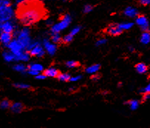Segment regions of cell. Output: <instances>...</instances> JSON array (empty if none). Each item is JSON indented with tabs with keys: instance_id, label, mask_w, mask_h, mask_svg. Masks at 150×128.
Returning <instances> with one entry per match:
<instances>
[{
	"instance_id": "cell-9",
	"label": "cell",
	"mask_w": 150,
	"mask_h": 128,
	"mask_svg": "<svg viewBox=\"0 0 150 128\" xmlns=\"http://www.w3.org/2000/svg\"><path fill=\"white\" fill-rule=\"evenodd\" d=\"M14 29V25L13 23L10 21H7V22H2V25H1V31L2 32H5V33H11L13 31Z\"/></svg>"
},
{
	"instance_id": "cell-7",
	"label": "cell",
	"mask_w": 150,
	"mask_h": 128,
	"mask_svg": "<svg viewBox=\"0 0 150 128\" xmlns=\"http://www.w3.org/2000/svg\"><path fill=\"white\" fill-rule=\"evenodd\" d=\"M106 31L111 36H118L122 33L123 30L120 28L118 25H111Z\"/></svg>"
},
{
	"instance_id": "cell-36",
	"label": "cell",
	"mask_w": 150,
	"mask_h": 128,
	"mask_svg": "<svg viewBox=\"0 0 150 128\" xmlns=\"http://www.w3.org/2000/svg\"><path fill=\"white\" fill-rule=\"evenodd\" d=\"M141 29L143 31H145V32H149V24H146L145 25H143L141 27Z\"/></svg>"
},
{
	"instance_id": "cell-20",
	"label": "cell",
	"mask_w": 150,
	"mask_h": 128,
	"mask_svg": "<svg viewBox=\"0 0 150 128\" xmlns=\"http://www.w3.org/2000/svg\"><path fill=\"white\" fill-rule=\"evenodd\" d=\"M57 78L62 82H67V81H70V76L67 73H59Z\"/></svg>"
},
{
	"instance_id": "cell-4",
	"label": "cell",
	"mask_w": 150,
	"mask_h": 128,
	"mask_svg": "<svg viewBox=\"0 0 150 128\" xmlns=\"http://www.w3.org/2000/svg\"><path fill=\"white\" fill-rule=\"evenodd\" d=\"M8 48H9L11 52L14 54V56H17V55H19V54L22 53V52H24V48H22V45H20V43H19L16 39L13 41H11V42L8 44Z\"/></svg>"
},
{
	"instance_id": "cell-30",
	"label": "cell",
	"mask_w": 150,
	"mask_h": 128,
	"mask_svg": "<svg viewBox=\"0 0 150 128\" xmlns=\"http://www.w3.org/2000/svg\"><path fill=\"white\" fill-rule=\"evenodd\" d=\"M93 7L92 6V5H87L84 6V10H83V12H84V14H87V13L91 12V11H93Z\"/></svg>"
},
{
	"instance_id": "cell-34",
	"label": "cell",
	"mask_w": 150,
	"mask_h": 128,
	"mask_svg": "<svg viewBox=\"0 0 150 128\" xmlns=\"http://www.w3.org/2000/svg\"><path fill=\"white\" fill-rule=\"evenodd\" d=\"M150 97V95H149V93H144V96H143V99H142V101L143 102H146V101L149 100V99Z\"/></svg>"
},
{
	"instance_id": "cell-15",
	"label": "cell",
	"mask_w": 150,
	"mask_h": 128,
	"mask_svg": "<svg viewBox=\"0 0 150 128\" xmlns=\"http://www.w3.org/2000/svg\"><path fill=\"white\" fill-rule=\"evenodd\" d=\"M3 55V58L6 62H11L15 60V56L14 54L11 52H8V51H5V52L2 53Z\"/></svg>"
},
{
	"instance_id": "cell-32",
	"label": "cell",
	"mask_w": 150,
	"mask_h": 128,
	"mask_svg": "<svg viewBox=\"0 0 150 128\" xmlns=\"http://www.w3.org/2000/svg\"><path fill=\"white\" fill-rule=\"evenodd\" d=\"M107 39H100V40L98 41L97 42H96V46H100V45H104V44L107 43Z\"/></svg>"
},
{
	"instance_id": "cell-11",
	"label": "cell",
	"mask_w": 150,
	"mask_h": 128,
	"mask_svg": "<svg viewBox=\"0 0 150 128\" xmlns=\"http://www.w3.org/2000/svg\"><path fill=\"white\" fill-rule=\"evenodd\" d=\"M124 14L127 16L130 17V18H134V17H136L138 15V11L135 8H132V7H128L124 11Z\"/></svg>"
},
{
	"instance_id": "cell-22",
	"label": "cell",
	"mask_w": 150,
	"mask_h": 128,
	"mask_svg": "<svg viewBox=\"0 0 150 128\" xmlns=\"http://www.w3.org/2000/svg\"><path fill=\"white\" fill-rule=\"evenodd\" d=\"M13 70L17 72L25 73L26 71L27 68L23 65H16L13 66Z\"/></svg>"
},
{
	"instance_id": "cell-16",
	"label": "cell",
	"mask_w": 150,
	"mask_h": 128,
	"mask_svg": "<svg viewBox=\"0 0 150 128\" xmlns=\"http://www.w3.org/2000/svg\"><path fill=\"white\" fill-rule=\"evenodd\" d=\"M136 23L141 27L143 25L149 24V22L148 19H147V18L146 16H139L138 17H137Z\"/></svg>"
},
{
	"instance_id": "cell-27",
	"label": "cell",
	"mask_w": 150,
	"mask_h": 128,
	"mask_svg": "<svg viewBox=\"0 0 150 128\" xmlns=\"http://www.w3.org/2000/svg\"><path fill=\"white\" fill-rule=\"evenodd\" d=\"M8 6H11V2L9 0H0V10Z\"/></svg>"
},
{
	"instance_id": "cell-1",
	"label": "cell",
	"mask_w": 150,
	"mask_h": 128,
	"mask_svg": "<svg viewBox=\"0 0 150 128\" xmlns=\"http://www.w3.org/2000/svg\"><path fill=\"white\" fill-rule=\"evenodd\" d=\"M17 16L25 25H30L40 20L45 15L42 5L36 1H28L19 5Z\"/></svg>"
},
{
	"instance_id": "cell-25",
	"label": "cell",
	"mask_w": 150,
	"mask_h": 128,
	"mask_svg": "<svg viewBox=\"0 0 150 128\" xmlns=\"http://www.w3.org/2000/svg\"><path fill=\"white\" fill-rule=\"evenodd\" d=\"M118 26L120 27L121 29H122L123 31L124 30H129L133 26V23L132 22H128V23H122V24H119Z\"/></svg>"
},
{
	"instance_id": "cell-5",
	"label": "cell",
	"mask_w": 150,
	"mask_h": 128,
	"mask_svg": "<svg viewBox=\"0 0 150 128\" xmlns=\"http://www.w3.org/2000/svg\"><path fill=\"white\" fill-rule=\"evenodd\" d=\"M29 53L31 56H38V57H42L45 55V51H44L43 48L41 46L40 44L36 45V47L31 49L29 51Z\"/></svg>"
},
{
	"instance_id": "cell-38",
	"label": "cell",
	"mask_w": 150,
	"mask_h": 128,
	"mask_svg": "<svg viewBox=\"0 0 150 128\" xmlns=\"http://www.w3.org/2000/svg\"><path fill=\"white\" fill-rule=\"evenodd\" d=\"M28 73L30 75H32V76H37L38 74H39V72H37V71H34V70H29Z\"/></svg>"
},
{
	"instance_id": "cell-29",
	"label": "cell",
	"mask_w": 150,
	"mask_h": 128,
	"mask_svg": "<svg viewBox=\"0 0 150 128\" xmlns=\"http://www.w3.org/2000/svg\"><path fill=\"white\" fill-rule=\"evenodd\" d=\"M73 39V36H72L71 34H69V35L65 36L63 38V39H62V42L65 44H68V43H70V42H72Z\"/></svg>"
},
{
	"instance_id": "cell-12",
	"label": "cell",
	"mask_w": 150,
	"mask_h": 128,
	"mask_svg": "<svg viewBox=\"0 0 150 128\" xmlns=\"http://www.w3.org/2000/svg\"><path fill=\"white\" fill-rule=\"evenodd\" d=\"M30 55L29 52H22V53L15 56V61H23V62H28L30 59Z\"/></svg>"
},
{
	"instance_id": "cell-19",
	"label": "cell",
	"mask_w": 150,
	"mask_h": 128,
	"mask_svg": "<svg viewBox=\"0 0 150 128\" xmlns=\"http://www.w3.org/2000/svg\"><path fill=\"white\" fill-rule=\"evenodd\" d=\"M141 42L144 45H147L149 42V32H144L141 38Z\"/></svg>"
},
{
	"instance_id": "cell-42",
	"label": "cell",
	"mask_w": 150,
	"mask_h": 128,
	"mask_svg": "<svg viewBox=\"0 0 150 128\" xmlns=\"http://www.w3.org/2000/svg\"><path fill=\"white\" fill-rule=\"evenodd\" d=\"M47 25H53V21L52 20H48L47 22Z\"/></svg>"
},
{
	"instance_id": "cell-31",
	"label": "cell",
	"mask_w": 150,
	"mask_h": 128,
	"mask_svg": "<svg viewBox=\"0 0 150 128\" xmlns=\"http://www.w3.org/2000/svg\"><path fill=\"white\" fill-rule=\"evenodd\" d=\"M80 30H81L80 27H76V28H75L74 29L72 30V31H71V33H70V34H71V35L73 36H74L75 35H76V34H77L78 33H79V31H80Z\"/></svg>"
},
{
	"instance_id": "cell-18",
	"label": "cell",
	"mask_w": 150,
	"mask_h": 128,
	"mask_svg": "<svg viewBox=\"0 0 150 128\" xmlns=\"http://www.w3.org/2000/svg\"><path fill=\"white\" fill-rule=\"evenodd\" d=\"M43 66L42 65H39V64H33V65H30L28 66V70L37 71V72H41V71L43 70Z\"/></svg>"
},
{
	"instance_id": "cell-23",
	"label": "cell",
	"mask_w": 150,
	"mask_h": 128,
	"mask_svg": "<svg viewBox=\"0 0 150 128\" xmlns=\"http://www.w3.org/2000/svg\"><path fill=\"white\" fill-rule=\"evenodd\" d=\"M127 104L129 105L130 108H131V110H135L138 107V106H139V103H138V101L136 100L129 101V102H128Z\"/></svg>"
},
{
	"instance_id": "cell-10",
	"label": "cell",
	"mask_w": 150,
	"mask_h": 128,
	"mask_svg": "<svg viewBox=\"0 0 150 128\" xmlns=\"http://www.w3.org/2000/svg\"><path fill=\"white\" fill-rule=\"evenodd\" d=\"M11 110L13 113H22L25 110V107L22 103H14L11 105Z\"/></svg>"
},
{
	"instance_id": "cell-8",
	"label": "cell",
	"mask_w": 150,
	"mask_h": 128,
	"mask_svg": "<svg viewBox=\"0 0 150 128\" xmlns=\"http://www.w3.org/2000/svg\"><path fill=\"white\" fill-rule=\"evenodd\" d=\"M44 46L45 48L46 49L47 52L50 55V56H53L56 52V45L51 44L47 39H45L43 42Z\"/></svg>"
},
{
	"instance_id": "cell-26",
	"label": "cell",
	"mask_w": 150,
	"mask_h": 128,
	"mask_svg": "<svg viewBox=\"0 0 150 128\" xmlns=\"http://www.w3.org/2000/svg\"><path fill=\"white\" fill-rule=\"evenodd\" d=\"M66 66L69 68H76V67L79 66L80 64L79 62H76V61H69V62H66Z\"/></svg>"
},
{
	"instance_id": "cell-21",
	"label": "cell",
	"mask_w": 150,
	"mask_h": 128,
	"mask_svg": "<svg viewBox=\"0 0 150 128\" xmlns=\"http://www.w3.org/2000/svg\"><path fill=\"white\" fill-rule=\"evenodd\" d=\"M11 103L9 100L8 99H5L2 100V102H0V108L2 109H8V108L11 107Z\"/></svg>"
},
{
	"instance_id": "cell-2",
	"label": "cell",
	"mask_w": 150,
	"mask_h": 128,
	"mask_svg": "<svg viewBox=\"0 0 150 128\" xmlns=\"http://www.w3.org/2000/svg\"><path fill=\"white\" fill-rule=\"evenodd\" d=\"M71 17L70 15H65L62 18V20L59 23L53 25L51 28L52 33H59L62 30H64L67 27L70 25V22H71Z\"/></svg>"
},
{
	"instance_id": "cell-35",
	"label": "cell",
	"mask_w": 150,
	"mask_h": 128,
	"mask_svg": "<svg viewBox=\"0 0 150 128\" xmlns=\"http://www.w3.org/2000/svg\"><path fill=\"white\" fill-rule=\"evenodd\" d=\"M81 78H82L81 76H76V77H72V78L70 77V82H76V81L80 80Z\"/></svg>"
},
{
	"instance_id": "cell-14",
	"label": "cell",
	"mask_w": 150,
	"mask_h": 128,
	"mask_svg": "<svg viewBox=\"0 0 150 128\" xmlns=\"http://www.w3.org/2000/svg\"><path fill=\"white\" fill-rule=\"evenodd\" d=\"M135 69H136L137 72L140 74H144L148 71V68L146 65L144 63H139L135 66Z\"/></svg>"
},
{
	"instance_id": "cell-33",
	"label": "cell",
	"mask_w": 150,
	"mask_h": 128,
	"mask_svg": "<svg viewBox=\"0 0 150 128\" xmlns=\"http://www.w3.org/2000/svg\"><path fill=\"white\" fill-rule=\"evenodd\" d=\"M140 92H141V93H149L150 92V85H148L146 88H143V89H141Z\"/></svg>"
},
{
	"instance_id": "cell-41",
	"label": "cell",
	"mask_w": 150,
	"mask_h": 128,
	"mask_svg": "<svg viewBox=\"0 0 150 128\" xmlns=\"http://www.w3.org/2000/svg\"><path fill=\"white\" fill-rule=\"evenodd\" d=\"M27 0H16V3H17L18 5H22V4H23L24 2H25Z\"/></svg>"
},
{
	"instance_id": "cell-13",
	"label": "cell",
	"mask_w": 150,
	"mask_h": 128,
	"mask_svg": "<svg viewBox=\"0 0 150 128\" xmlns=\"http://www.w3.org/2000/svg\"><path fill=\"white\" fill-rule=\"evenodd\" d=\"M59 73V71L55 68H49L44 72V75L49 77H57Z\"/></svg>"
},
{
	"instance_id": "cell-24",
	"label": "cell",
	"mask_w": 150,
	"mask_h": 128,
	"mask_svg": "<svg viewBox=\"0 0 150 128\" xmlns=\"http://www.w3.org/2000/svg\"><path fill=\"white\" fill-rule=\"evenodd\" d=\"M52 41L54 43H59L62 41V38H61L60 35L59 34V33H53L52 35V37H51Z\"/></svg>"
},
{
	"instance_id": "cell-39",
	"label": "cell",
	"mask_w": 150,
	"mask_h": 128,
	"mask_svg": "<svg viewBox=\"0 0 150 128\" xmlns=\"http://www.w3.org/2000/svg\"><path fill=\"white\" fill-rule=\"evenodd\" d=\"M100 77H101V76H99V75L96 74V75H95V76H92L91 79H92V80H93V81H97L100 79Z\"/></svg>"
},
{
	"instance_id": "cell-6",
	"label": "cell",
	"mask_w": 150,
	"mask_h": 128,
	"mask_svg": "<svg viewBox=\"0 0 150 128\" xmlns=\"http://www.w3.org/2000/svg\"><path fill=\"white\" fill-rule=\"evenodd\" d=\"M12 34L10 33L2 32L0 34V42L5 47H8V44L11 42L12 39Z\"/></svg>"
},
{
	"instance_id": "cell-37",
	"label": "cell",
	"mask_w": 150,
	"mask_h": 128,
	"mask_svg": "<svg viewBox=\"0 0 150 128\" xmlns=\"http://www.w3.org/2000/svg\"><path fill=\"white\" fill-rule=\"evenodd\" d=\"M139 2L142 5H148L150 3V0H139Z\"/></svg>"
},
{
	"instance_id": "cell-28",
	"label": "cell",
	"mask_w": 150,
	"mask_h": 128,
	"mask_svg": "<svg viewBox=\"0 0 150 128\" xmlns=\"http://www.w3.org/2000/svg\"><path fill=\"white\" fill-rule=\"evenodd\" d=\"M13 86L18 89H30V88H31L30 85H26V84H14Z\"/></svg>"
},
{
	"instance_id": "cell-43",
	"label": "cell",
	"mask_w": 150,
	"mask_h": 128,
	"mask_svg": "<svg viewBox=\"0 0 150 128\" xmlns=\"http://www.w3.org/2000/svg\"><path fill=\"white\" fill-rule=\"evenodd\" d=\"M129 50H130V51H132V52H133V51H134V48H132V47H129Z\"/></svg>"
},
{
	"instance_id": "cell-40",
	"label": "cell",
	"mask_w": 150,
	"mask_h": 128,
	"mask_svg": "<svg viewBox=\"0 0 150 128\" xmlns=\"http://www.w3.org/2000/svg\"><path fill=\"white\" fill-rule=\"evenodd\" d=\"M46 78V76L45 75H39L38 74L37 76H36V79H45Z\"/></svg>"
},
{
	"instance_id": "cell-3",
	"label": "cell",
	"mask_w": 150,
	"mask_h": 128,
	"mask_svg": "<svg viewBox=\"0 0 150 128\" xmlns=\"http://www.w3.org/2000/svg\"><path fill=\"white\" fill-rule=\"evenodd\" d=\"M13 15L14 12L13 8L11 6L5 7L3 9L0 10V21L2 22L10 21L13 18Z\"/></svg>"
},
{
	"instance_id": "cell-17",
	"label": "cell",
	"mask_w": 150,
	"mask_h": 128,
	"mask_svg": "<svg viewBox=\"0 0 150 128\" xmlns=\"http://www.w3.org/2000/svg\"><path fill=\"white\" fill-rule=\"evenodd\" d=\"M101 68V65H92V66L89 67L86 69V72L87 73H95L98 72V71L100 70Z\"/></svg>"
}]
</instances>
